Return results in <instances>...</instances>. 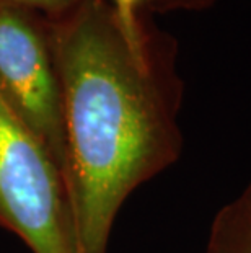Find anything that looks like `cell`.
Here are the masks:
<instances>
[{"label":"cell","mask_w":251,"mask_h":253,"mask_svg":"<svg viewBox=\"0 0 251 253\" xmlns=\"http://www.w3.org/2000/svg\"><path fill=\"white\" fill-rule=\"evenodd\" d=\"M217 0H148L145 10L148 13H173V12H199L211 8Z\"/></svg>","instance_id":"obj_7"},{"label":"cell","mask_w":251,"mask_h":253,"mask_svg":"<svg viewBox=\"0 0 251 253\" xmlns=\"http://www.w3.org/2000/svg\"><path fill=\"white\" fill-rule=\"evenodd\" d=\"M0 229L31 253H77L66 181L0 96Z\"/></svg>","instance_id":"obj_2"},{"label":"cell","mask_w":251,"mask_h":253,"mask_svg":"<svg viewBox=\"0 0 251 253\" xmlns=\"http://www.w3.org/2000/svg\"><path fill=\"white\" fill-rule=\"evenodd\" d=\"M82 2L83 0H0V3L30 10L49 20L72 12Z\"/></svg>","instance_id":"obj_5"},{"label":"cell","mask_w":251,"mask_h":253,"mask_svg":"<svg viewBox=\"0 0 251 253\" xmlns=\"http://www.w3.org/2000/svg\"><path fill=\"white\" fill-rule=\"evenodd\" d=\"M202 253H251V181L215 214Z\"/></svg>","instance_id":"obj_4"},{"label":"cell","mask_w":251,"mask_h":253,"mask_svg":"<svg viewBox=\"0 0 251 253\" xmlns=\"http://www.w3.org/2000/svg\"><path fill=\"white\" fill-rule=\"evenodd\" d=\"M108 3L127 33H137L141 30L148 0H108Z\"/></svg>","instance_id":"obj_6"},{"label":"cell","mask_w":251,"mask_h":253,"mask_svg":"<svg viewBox=\"0 0 251 253\" xmlns=\"http://www.w3.org/2000/svg\"><path fill=\"white\" fill-rule=\"evenodd\" d=\"M64 105V181L77 253H106L122 204L183 150L178 42L143 12L127 33L108 0L46 18Z\"/></svg>","instance_id":"obj_1"},{"label":"cell","mask_w":251,"mask_h":253,"mask_svg":"<svg viewBox=\"0 0 251 253\" xmlns=\"http://www.w3.org/2000/svg\"><path fill=\"white\" fill-rule=\"evenodd\" d=\"M0 96L64 176V105L47 21L5 3H0Z\"/></svg>","instance_id":"obj_3"}]
</instances>
